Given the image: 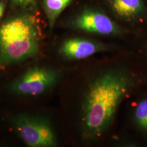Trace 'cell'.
I'll return each mask as SVG.
<instances>
[{"instance_id":"6","label":"cell","mask_w":147,"mask_h":147,"mask_svg":"<svg viewBox=\"0 0 147 147\" xmlns=\"http://www.w3.org/2000/svg\"><path fill=\"white\" fill-rule=\"evenodd\" d=\"M107 49L101 42L82 38H73L65 40L59 49V53L69 59L88 58L95 53Z\"/></svg>"},{"instance_id":"5","label":"cell","mask_w":147,"mask_h":147,"mask_svg":"<svg viewBox=\"0 0 147 147\" xmlns=\"http://www.w3.org/2000/svg\"><path fill=\"white\" fill-rule=\"evenodd\" d=\"M59 74L51 69L34 67L30 69L11 86V90L22 95H37L51 88L58 81Z\"/></svg>"},{"instance_id":"4","label":"cell","mask_w":147,"mask_h":147,"mask_svg":"<svg viewBox=\"0 0 147 147\" xmlns=\"http://www.w3.org/2000/svg\"><path fill=\"white\" fill-rule=\"evenodd\" d=\"M70 24L78 30L102 36H118L123 32L104 11L93 7L79 11L72 18Z\"/></svg>"},{"instance_id":"9","label":"cell","mask_w":147,"mask_h":147,"mask_svg":"<svg viewBox=\"0 0 147 147\" xmlns=\"http://www.w3.org/2000/svg\"><path fill=\"white\" fill-rule=\"evenodd\" d=\"M135 117L140 126L147 131V99L142 100L137 106Z\"/></svg>"},{"instance_id":"10","label":"cell","mask_w":147,"mask_h":147,"mask_svg":"<svg viewBox=\"0 0 147 147\" xmlns=\"http://www.w3.org/2000/svg\"><path fill=\"white\" fill-rule=\"evenodd\" d=\"M38 0H12L13 4L22 8L34 7L37 4Z\"/></svg>"},{"instance_id":"11","label":"cell","mask_w":147,"mask_h":147,"mask_svg":"<svg viewBox=\"0 0 147 147\" xmlns=\"http://www.w3.org/2000/svg\"><path fill=\"white\" fill-rule=\"evenodd\" d=\"M5 3L3 1H0V19L3 15L5 10Z\"/></svg>"},{"instance_id":"8","label":"cell","mask_w":147,"mask_h":147,"mask_svg":"<svg viewBox=\"0 0 147 147\" xmlns=\"http://www.w3.org/2000/svg\"><path fill=\"white\" fill-rule=\"evenodd\" d=\"M73 0H44L43 8L49 27L53 28L58 16Z\"/></svg>"},{"instance_id":"7","label":"cell","mask_w":147,"mask_h":147,"mask_svg":"<svg viewBox=\"0 0 147 147\" xmlns=\"http://www.w3.org/2000/svg\"><path fill=\"white\" fill-rule=\"evenodd\" d=\"M113 15L119 19L130 21L141 18L144 13L143 0H105Z\"/></svg>"},{"instance_id":"3","label":"cell","mask_w":147,"mask_h":147,"mask_svg":"<svg viewBox=\"0 0 147 147\" xmlns=\"http://www.w3.org/2000/svg\"><path fill=\"white\" fill-rule=\"evenodd\" d=\"M12 124L18 135L30 147H51L56 144L51 127L42 118L20 115L12 119Z\"/></svg>"},{"instance_id":"1","label":"cell","mask_w":147,"mask_h":147,"mask_svg":"<svg viewBox=\"0 0 147 147\" xmlns=\"http://www.w3.org/2000/svg\"><path fill=\"white\" fill-rule=\"evenodd\" d=\"M130 86L125 74L116 71L103 74L90 86L82 110L84 136H101L113 120L123 98Z\"/></svg>"},{"instance_id":"2","label":"cell","mask_w":147,"mask_h":147,"mask_svg":"<svg viewBox=\"0 0 147 147\" xmlns=\"http://www.w3.org/2000/svg\"><path fill=\"white\" fill-rule=\"evenodd\" d=\"M40 34L34 18L30 15L13 17L0 27V62H18L35 56Z\"/></svg>"}]
</instances>
